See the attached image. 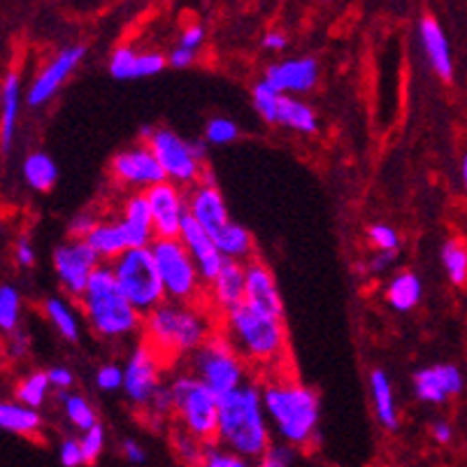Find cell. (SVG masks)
Masks as SVG:
<instances>
[{
    "label": "cell",
    "instance_id": "6da1fadb",
    "mask_svg": "<svg viewBox=\"0 0 467 467\" xmlns=\"http://www.w3.org/2000/svg\"><path fill=\"white\" fill-rule=\"evenodd\" d=\"M216 444L247 461H261L273 447V428L263 407L261 386L249 381L242 389L219 398Z\"/></svg>",
    "mask_w": 467,
    "mask_h": 467
},
{
    "label": "cell",
    "instance_id": "7a4b0ae2",
    "mask_svg": "<svg viewBox=\"0 0 467 467\" xmlns=\"http://www.w3.org/2000/svg\"><path fill=\"white\" fill-rule=\"evenodd\" d=\"M144 344H150L161 363L191 358L214 335V318L201 305L163 303L144 317Z\"/></svg>",
    "mask_w": 467,
    "mask_h": 467
},
{
    "label": "cell",
    "instance_id": "3957f363",
    "mask_svg": "<svg viewBox=\"0 0 467 467\" xmlns=\"http://www.w3.org/2000/svg\"><path fill=\"white\" fill-rule=\"evenodd\" d=\"M221 335L231 342L242 360L254 368H263L275 375L279 365L288 360V335L284 328V318L270 317L265 312L240 305L233 312L221 317Z\"/></svg>",
    "mask_w": 467,
    "mask_h": 467
},
{
    "label": "cell",
    "instance_id": "277c9868",
    "mask_svg": "<svg viewBox=\"0 0 467 467\" xmlns=\"http://www.w3.org/2000/svg\"><path fill=\"white\" fill-rule=\"evenodd\" d=\"M263 407H265L270 428L284 444L296 449L309 447L318 431V396L303 381L291 375H275L261 386Z\"/></svg>",
    "mask_w": 467,
    "mask_h": 467
},
{
    "label": "cell",
    "instance_id": "5b68a950",
    "mask_svg": "<svg viewBox=\"0 0 467 467\" xmlns=\"http://www.w3.org/2000/svg\"><path fill=\"white\" fill-rule=\"evenodd\" d=\"M79 309L88 321V328L103 339L129 337L144 326V317L126 298L108 263L98 267L91 277L87 293L79 300Z\"/></svg>",
    "mask_w": 467,
    "mask_h": 467
},
{
    "label": "cell",
    "instance_id": "8992f818",
    "mask_svg": "<svg viewBox=\"0 0 467 467\" xmlns=\"http://www.w3.org/2000/svg\"><path fill=\"white\" fill-rule=\"evenodd\" d=\"M172 402H175L177 426L201 440L202 444H216L219 428V396L191 372H180L170 381Z\"/></svg>",
    "mask_w": 467,
    "mask_h": 467
},
{
    "label": "cell",
    "instance_id": "52a82bcc",
    "mask_svg": "<svg viewBox=\"0 0 467 467\" xmlns=\"http://www.w3.org/2000/svg\"><path fill=\"white\" fill-rule=\"evenodd\" d=\"M112 270L124 296L142 317L168 303L161 270L151 249H129L124 256L112 263Z\"/></svg>",
    "mask_w": 467,
    "mask_h": 467
},
{
    "label": "cell",
    "instance_id": "ba28073f",
    "mask_svg": "<svg viewBox=\"0 0 467 467\" xmlns=\"http://www.w3.org/2000/svg\"><path fill=\"white\" fill-rule=\"evenodd\" d=\"M189 372L198 377L219 398L249 384L247 363L237 356L231 342L221 333L212 335L205 347H201L191 356Z\"/></svg>",
    "mask_w": 467,
    "mask_h": 467
},
{
    "label": "cell",
    "instance_id": "9c48e42d",
    "mask_svg": "<svg viewBox=\"0 0 467 467\" xmlns=\"http://www.w3.org/2000/svg\"><path fill=\"white\" fill-rule=\"evenodd\" d=\"M151 252H154L170 303L201 305L205 284L182 240H156L151 244Z\"/></svg>",
    "mask_w": 467,
    "mask_h": 467
},
{
    "label": "cell",
    "instance_id": "30bf717a",
    "mask_svg": "<svg viewBox=\"0 0 467 467\" xmlns=\"http://www.w3.org/2000/svg\"><path fill=\"white\" fill-rule=\"evenodd\" d=\"M144 144H150V150L156 154L168 182L189 191L201 184L207 163H201L195 159L193 151H191V142L180 138L175 130L154 129V133Z\"/></svg>",
    "mask_w": 467,
    "mask_h": 467
},
{
    "label": "cell",
    "instance_id": "8fae6325",
    "mask_svg": "<svg viewBox=\"0 0 467 467\" xmlns=\"http://www.w3.org/2000/svg\"><path fill=\"white\" fill-rule=\"evenodd\" d=\"M109 175H112L114 184L133 191V193H147L154 186L168 182L165 170L161 168L150 144L142 142L114 154L112 163H109Z\"/></svg>",
    "mask_w": 467,
    "mask_h": 467
},
{
    "label": "cell",
    "instance_id": "7c38bea8",
    "mask_svg": "<svg viewBox=\"0 0 467 467\" xmlns=\"http://www.w3.org/2000/svg\"><path fill=\"white\" fill-rule=\"evenodd\" d=\"M100 265L103 261L84 240H67L54 249V273H57L58 284L78 303L87 293L88 282Z\"/></svg>",
    "mask_w": 467,
    "mask_h": 467
},
{
    "label": "cell",
    "instance_id": "4fadbf2b",
    "mask_svg": "<svg viewBox=\"0 0 467 467\" xmlns=\"http://www.w3.org/2000/svg\"><path fill=\"white\" fill-rule=\"evenodd\" d=\"M144 198L150 202L156 237L159 240H180L182 228H184L186 219H189L186 191L172 184V182H163V184L147 191Z\"/></svg>",
    "mask_w": 467,
    "mask_h": 467
},
{
    "label": "cell",
    "instance_id": "5bb4252c",
    "mask_svg": "<svg viewBox=\"0 0 467 467\" xmlns=\"http://www.w3.org/2000/svg\"><path fill=\"white\" fill-rule=\"evenodd\" d=\"M161 363L159 356L154 354L150 344H138L130 351L124 368V393L133 405L150 407L151 398L161 389Z\"/></svg>",
    "mask_w": 467,
    "mask_h": 467
},
{
    "label": "cell",
    "instance_id": "9a60e30c",
    "mask_svg": "<svg viewBox=\"0 0 467 467\" xmlns=\"http://www.w3.org/2000/svg\"><path fill=\"white\" fill-rule=\"evenodd\" d=\"M84 54H87V47L72 45V47H66V49H61L52 61L47 63V66L37 72V78L33 79L31 87H28V93H26L28 108H42L45 103H49V100L58 93V88L66 84V79L70 78L72 72L78 70Z\"/></svg>",
    "mask_w": 467,
    "mask_h": 467
},
{
    "label": "cell",
    "instance_id": "2e32d148",
    "mask_svg": "<svg viewBox=\"0 0 467 467\" xmlns=\"http://www.w3.org/2000/svg\"><path fill=\"white\" fill-rule=\"evenodd\" d=\"M263 84L282 93V96H300L317 88L318 84V63L317 58H286V61L270 63L263 72Z\"/></svg>",
    "mask_w": 467,
    "mask_h": 467
},
{
    "label": "cell",
    "instance_id": "e0dca14e",
    "mask_svg": "<svg viewBox=\"0 0 467 467\" xmlns=\"http://www.w3.org/2000/svg\"><path fill=\"white\" fill-rule=\"evenodd\" d=\"M180 240H182V244L189 249V254H191V258L195 261V265H198V273H201L202 284H205V286H210V284L221 275L223 265H226V258H223V254L219 252L216 242L212 240L210 233H207L205 228L198 226V223H195L191 216L186 219L184 228H182Z\"/></svg>",
    "mask_w": 467,
    "mask_h": 467
},
{
    "label": "cell",
    "instance_id": "ac0fdd59",
    "mask_svg": "<svg viewBox=\"0 0 467 467\" xmlns=\"http://www.w3.org/2000/svg\"><path fill=\"white\" fill-rule=\"evenodd\" d=\"M465 386V377L456 365H432L414 375V393L421 402L441 405L449 398L458 396Z\"/></svg>",
    "mask_w": 467,
    "mask_h": 467
},
{
    "label": "cell",
    "instance_id": "d6986e66",
    "mask_svg": "<svg viewBox=\"0 0 467 467\" xmlns=\"http://www.w3.org/2000/svg\"><path fill=\"white\" fill-rule=\"evenodd\" d=\"M186 202H189V216L205 228L212 237L221 233L231 223V214H228L226 201L216 186L198 184L191 191H186Z\"/></svg>",
    "mask_w": 467,
    "mask_h": 467
},
{
    "label": "cell",
    "instance_id": "ffe728a7",
    "mask_svg": "<svg viewBox=\"0 0 467 467\" xmlns=\"http://www.w3.org/2000/svg\"><path fill=\"white\" fill-rule=\"evenodd\" d=\"M244 270H247V300H244V305L270 314V317L284 318V300L277 282H275L273 270L258 258L244 263Z\"/></svg>",
    "mask_w": 467,
    "mask_h": 467
},
{
    "label": "cell",
    "instance_id": "44dd1931",
    "mask_svg": "<svg viewBox=\"0 0 467 467\" xmlns=\"http://www.w3.org/2000/svg\"><path fill=\"white\" fill-rule=\"evenodd\" d=\"M119 223L124 228L130 249H151V244L159 240L156 237L154 219H151L150 202H147L144 193L126 195L124 202H121Z\"/></svg>",
    "mask_w": 467,
    "mask_h": 467
},
{
    "label": "cell",
    "instance_id": "7402d4cb",
    "mask_svg": "<svg viewBox=\"0 0 467 467\" xmlns=\"http://www.w3.org/2000/svg\"><path fill=\"white\" fill-rule=\"evenodd\" d=\"M207 296L212 300V307L221 317L244 305V300H247V270H244V263L226 261L219 277L207 286Z\"/></svg>",
    "mask_w": 467,
    "mask_h": 467
},
{
    "label": "cell",
    "instance_id": "603a6c76",
    "mask_svg": "<svg viewBox=\"0 0 467 467\" xmlns=\"http://www.w3.org/2000/svg\"><path fill=\"white\" fill-rule=\"evenodd\" d=\"M419 37H421V47L423 52H426L428 61H431L432 70H435L441 79H451V45H449L447 33L440 26V21L431 15L421 16V21H419Z\"/></svg>",
    "mask_w": 467,
    "mask_h": 467
},
{
    "label": "cell",
    "instance_id": "cb8c5ba5",
    "mask_svg": "<svg viewBox=\"0 0 467 467\" xmlns=\"http://www.w3.org/2000/svg\"><path fill=\"white\" fill-rule=\"evenodd\" d=\"M0 150L3 154L10 151L12 138H15L16 119H19L21 108V78L19 72H7L3 79V88H0Z\"/></svg>",
    "mask_w": 467,
    "mask_h": 467
},
{
    "label": "cell",
    "instance_id": "d4e9b609",
    "mask_svg": "<svg viewBox=\"0 0 467 467\" xmlns=\"http://www.w3.org/2000/svg\"><path fill=\"white\" fill-rule=\"evenodd\" d=\"M84 242L96 252V256L100 258V261L109 263V265L130 249L124 228H121L119 221H100Z\"/></svg>",
    "mask_w": 467,
    "mask_h": 467
},
{
    "label": "cell",
    "instance_id": "484cf974",
    "mask_svg": "<svg viewBox=\"0 0 467 467\" xmlns=\"http://www.w3.org/2000/svg\"><path fill=\"white\" fill-rule=\"evenodd\" d=\"M273 126H284V129H291L296 133L312 135L318 130V117L307 103H303L298 98L282 96L279 98L277 112H275Z\"/></svg>",
    "mask_w": 467,
    "mask_h": 467
},
{
    "label": "cell",
    "instance_id": "4316f807",
    "mask_svg": "<svg viewBox=\"0 0 467 467\" xmlns=\"http://www.w3.org/2000/svg\"><path fill=\"white\" fill-rule=\"evenodd\" d=\"M370 396L372 405H375V414L381 426L386 431H396L398 423H400L396 396H393V386H390L389 375L384 370H379V368L370 372Z\"/></svg>",
    "mask_w": 467,
    "mask_h": 467
},
{
    "label": "cell",
    "instance_id": "83f0119b",
    "mask_svg": "<svg viewBox=\"0 0 467 467\" xmlns=\"http://www.w3.org/2000/svg\"><path fill=\"white\" fill-rule=\"evenodd\" d=\"M0 428L19 437H36L42 431V416L37 410L5 400L0 405Z\"/></svg>",
    "mask_w": 467,
    "mask_h": 467
},
{
    "label": "cell",
    "instance_id": "f1b7e54d",
    "mask_svg": "<svg viewBox=\"0 0 467 467\" xmlns=\"http://www.w3.org/2000/svg\"><path fill=\"white\" fill-rule=\"evenodd\" d=\"M212 240L216 242L219 252L223 254L226 261H237V263H249L254 254V237L252 233L244 226L231 221L221 233H216Z\"/></svg>",
    "mask_w": 467,
    "mask_h": 467
},
{
    "label": "cell",
    "instance_id": "f546056e",
    "mask_svg": "<svg viewBox=\"0 0 467 467\" xmlns=\"http://www.w3.org/2000/svg\"><path fill=\"white\" fill-rule=\"evenodd\" d=\"M421 279L419 275L405 270V273L396 275L386 286V303L398 312H411L416 305L421 303Z\"/></svg>",
    "mask_w": 467,
    "mask_h": 467
},
{
    "label": "cell",
    "instance_id": "4dcf8cb0",
    "mask_svg": "<svg viewBox=\"0 0 467 467\" xmlns=\"http://www.w3.org/2000/svg\"><path fill=\"white\" fill-rule=\"evenodd\" d=\"M24 182L31 186L33 191H40V193H47L57 186L58 180V168L54 163V159L45 151H33V154L26 156L24 161Z\"/></svg>",
    "mask_w": 467,
    "mask_h": 467
},
{
    "label": "cell",
    "instance_id": "1f68e13d",
    "mask_svg": "<svg viewBox=\"0 0 467 467\" xmlns=\"http://www.w3.org/2000/svg\"><path fill=\"white\" fill-rule=\"evenodd\" d=\"M57 400L63 405L66 419L70 421L72 428L87 432L91 431L93 426H98L96 410H93V405L84 396L72 393V390H57Z\"/></svg>",
    "mask_w": 467,
    "mask_h": 467
},
{
    "label": "cell",
    "instance_id": "d6a6232c",
    "mask_svg": "<svg viewBox=\"0 0 467 467\" xmlns=\"http://www.w3.org/2000/svg\"><path fill=\"white\" fill-rule=\"evenodd\" d=\"M49 390H52V381H49L47 372H28L26 377H21L15 384V400L31 407V410H40L47 398H49Z\"/></svg>",
    "mask_w": 467,
    "mask_h": 467
},
{
    "label": "cell",
    "instance_id": "836d02e7",
    "mask_svg": "<svg viewBox=\"0 0 467 467\" xmlns=\"http://www.w3.org/2000/svg\"><path fill=\"white\" fill-rule=\"evenodd\" d=\"M45 317L49 318V324L58 330L63 339L67 342H78L79 339V318L75 309L61 298H47L45 300Z\"/></svg>",
    "mask_w": 467,
    "mask_h": 467
},
{
    "label": "cell",
    "instance_id": "e575fe53",
    "mask_svg": "<svg viewBox=\"0 0 467 467\" xmlns=\"http://www.w3.org/2000/svg\"><path fill=\"white\" fill-rule=\"evenodd\" d=\"M441 265L447 270L449 279L456 286L467 284V247L461 240H447L440 249Z\"/></svg>",
    "mask_w": 467,
    "mask_h": 467
},
{
    "label": "cell",
    "instance_id": "d590c367",
    "mask_svg": "<svg viewBox=\"0 0 467 467\" xmlns=\"http://www.w3.org/2000/svg\"><path fill=\"white\" fill-rule=\"evenodd\" d=\"M21 318V296L15 286L5 284L0 288V330L5 335L19 328Z\"/></svg>",
    "mask_w": 467,
    "mask_h": 467
},
{
    "label": "cell",
    "instance_id": "8d00e7d4",
    "mask_svg": "<svg viewBox=\"0 0 467 467\" xmlns=\"http://www.w3.org/2000/svg\"><path fill=\"white\" fill-rule=\"evenodd\" d=\"M138 61L140 54L135 52L133 47H117L108 63L109 75H112L114 79H138Z\"/></svg>",
    "mask_w": 467,
    "mask_h": 467
},
{
    "label": "cell",
    "instance_id": "74e56055",
    "mask_svg": "<svg viewBox=\"0 0 467 467\" xmlns=\"http://www.w3.org/2000/svg\"><path fill=\"white\" fill-rule=\"evenodd\" d=\"M172 447H175L180 462H184L186 467H198V462L205 456L207 444H202L201 440H195L193 435H189V432L182 431V428H177L175 435H172Z\"/></svg>",
    "mask_w": 467,
    "mask_h": 467
},
{
    "label": "cell",
    "instance_id": "f35d334b",
    "mask_svg": "<svg viewBox=\"0 0 467 467\" xmlns=\"http://www.w3.org/2000/svg\"><path fill=\"white\" fill-rule=\"evenodd\" d=\"M198 467H256L247 458L237 456V453L228 451V449L219 447V444H207L205 456L198 462Z\"/></svg>",
    "mask_w": 467,
    "mask_h": 467
},
{
    "label": "cell",
    "instance_id": "ab89813d",
    "mask_svg": "<svg viewBox=\"0 0 467 467\" xmlns=\"http://www.w3.org/2000/svg\"><path fill=\"white\" fill-rule=\"evenodd\" d=\"M237 135H240V129H237L235 121L226 117L212 119L205 126V140L210 144H231L235 142Z\"/></svg>",
    "mask_w": 467,
    "mask_h": 467
},
{
    "label": "cell",
    "instance_id": "60d3db41",
    "mask_svg": "<svg viewBox=\"0 0 467 467\" xmlns=\"http://www.w3.org/2000/svg\"><path fill=\"white\" fill-rule=\"evenodd\" d=\"M296 456H298L296 447L279 441V444H273V447L263 453V458L256 462V467H293L296 465Z\"/></svg>",
    "mask_w": 467,
    "mask_h": 467
},
{
    "label": "cell",
    "instance_id": "b9f144b4",
    "mask_svg": "<svg viewBox=\"0 0 467 467\" xmlns=\"http://www.w3.org/2000/svg\"><path fill=\"white\" fill-rule=\"evenodd\" d=\"M79 441H82L84 456H87V465H93V462H98V458L103 456L105 451V441H108V437H105V428L98 423V426H93L91 431L82 432Z\"/></svg>",
    "mask_w": 467,
    "mask_h": 467
},
{
    "label": "cell",
    "instance_id": "7bdbcfd3",
    "mask_svg": "<svg viewBox=\"0 0 467 467\" xmlns=\"http://www.w3.org/2000/svg\"><path fill=\"white\" fill-rule=\"evenodd\" d=\"M368 237L377 247V252H398L400 247V235L396 228L386 226V223H375L368 228Z\"/></svg>",
    "mask_w": 467,
    "mask_h": 467
},
{
    "label": "cell",
    "instance_id": "ee69618b",
    "mask_svg": "<svg viewBox=\"0 0 467 467\" xmlns=\"http://www.w3.org/2000/svg\"><path fill=\"white\" fill-rule=\"evenodd\" d=\"M96 386L100 390H124V368L117 363H105L96 372Z\"/></svg>",
    "mask_w": 467,
    "mask_h": 467
},
{
    "label": "cell",
    "instance_id": "f6af8a7d",
    "mask_svg": "<svg viewBox=\"0 0 467 467\" xmlns=\"http://www.w3.org/2000/svg\"><path fill=\"white\" fill-rule=\"evenodd\" d=\"M58 461L63 467H82L87 465V456H84L82 441L75 437H66L58 447Z\"/></svg>",
    "mask_w": 467,
    "mask_h": 467
},
{
    "label": "cell",
    "instance_id": "bcb514c9",
    "mask_svg": "<svg viewBox=\"0 0 467 467\" xmlns=\"http://www.w3.org/2000/svg\"><path fill=\"white\" fill-rule=\"evenodd\" d=\"M100 223L93 212H79L78 216H72L70 223H67V233H70V240H87L88 235L93 233V228Z\"/></svg>",
    "mask_w": 467,
    "mask_h": 467
},
{
    "label": "cell",
    "instance_id": "7dc6e473",
    "mask_svg": "<svg viewBox=\"0 0 467 467\" xmlns=\"http://www.w3.org/2000/svg\"><path fill=\"white\" fill-rule=\"evenodd\" d=\"M168 66V58L159 52H144L140 54V61H138V79L142 78H154L159 72L165 70Z\"/></svg>",
    "mask_w": 467,
    "mask_h": 467
},
{
    "label": "cell",
    "instance_id": "c3c4849f",
    "mask_svg": "<svg viewBox=\"0 0 467 467\" xmlns=\"http://www.w3.org/2000/svg\"><path fill=\"white\" fill-rule=\"evenodd\" d=\"M147 410H150L156 419H163V416H170V414L175 416V402H172V390H170L168 384H163L159 390H156V396L151 398Z\"/></svg>",
    "mask_w": 467,
    "mask_h": 467
},
{
    "label": "cell",
    "instance_id": "681fc988",
    "mask_svg": "<svg viewBox=\"0 0 467 467\" xmlns=\"http://www.w3.org/2000/svg\"><path fill=\"white\" fill-rule=\"evenodd\" d=\"M202 42H205V26H202V24H189V26L182 28L177 47L189 49V52H198L202 47Z\"/></svg>",
    "mask_w": 467,
    "mask_h": 467
},
{
    "label": "cell",
    "instance_id": "f907efd6",
    "mask_svg": "<svg viewBox=\"0 0 467 467\" xmlns=\"http://www.w3.org/2000/svg\"><path fill=\"white\" fill-rule=\"evenodd\" d=\"M7 337H10V342H7V351H10L12 358L15 360L26 358L28 349H31V335L24 333L21 328H16L15 333H10Z\"/></svg>",
    "mask_w": 467,
    "mask_h": 467
},
{
    "label": "cell",
    "instance_id": "816d5d0a",
    "mask_svg": "<svg viewBox=\"0 0 467 467\" xmlns=\"http://www.w3.org/2000/svg\"><path fill=\"white\" fill-rule=\"evenodd\" d=\"M47 375H49L54 390H70L72 384H75V375H72L70 368H66V365H54V368L47 370Z\"/></svg>",
    "mask_w": 467,
    "mask_h": 467
},
{
    "label": "cell",
    "instance_id": "f5cc1de1",
    "mask_svg": "<svg viewBox=\"0 0 467 467\" xmlns=\"http://www.w3.org/2000/svg\"><path fill=\"white\" fill-rule=\"evenodd\" d=\"M15 261L19 267H33L36 265V249H33L31 240L26 235H21L15 244Z\"/></svg>",
    "mask_w": 467,
    "mask_h": 467
},
{
    "label": "cell",
    "instance_id": "db71d44e",
    "mask_svg": "<svg viewBox=\"0 0 467 467\" xmlns=\"http://www.w3.org/2000/svg\"><path fill=\"white\" fill-rule=\"evenodd\" d=\"M121 456L130 465H142V462H147V449L138 440H124L121 441Z\"/></svg>",
    "mask_w": 467,
    "mask_h": 467
},
{
    "label": "cell",
    "instance_id": "11a10c76",
    "mask_svg": "<svg viewBox=\"0 0 467 467\" xmlns=\"http://www.w3.org/2000/svg\"><path fill=\"white\" fill-rule=\"evenodd\" d=\"M396 258H398V252H377L370 261L365 263V270L372 275H381L386 273L393 263H396Z\"/></svg>",
    "mask_w": 467,
    "mask_h": 467
},
{
    "label": "cell",
    "instance_id": "9f6ffc18",
    "mask_svg": "<svg viewBox=\"0 0 467 467\" xmlns=\"http://www.w3.org/2000/svg\"><path fill=\"white\" fill-rule=\"evenodd\" d=\"M195 63V52H189V49H182V47H175L168 57V66H172L175 70H186Z\"/></svg>",
    "mask_w": 467,
    "mask_h": 467
},
{
    "label": "cell",
    "instance_id": "6f0895ef",
    "mask_svg": "<svg viewBox=\"0 0 467 467\" xmlns=\"http://www.w3.org/2000/svg\"><path fill=\"white\" fill-rule=\"evenodd\" d=\"M261 45L265 47L267 52H284L288 47V37L284 31H267L265 36H263Z\"/></svg>",
    "mask_w": 467,
    "mask_h": 467
},
{
    "label": "cell",
    "instance_id": "680465c9",
    "mask_svg": "<svg viewBox=\"0 0 467 467\" xmlns=\"http://www.w3.org/2000/svg\"><path fill=\"white\" fill-rule=\"evenodd\" d=\"M432 437L440 444H449L453 440V428L447 421H435L432 423Z\"/></svg>",
    "mask_w": 467,
    "mask_h": 467
},
{
    "label": "cell",
    "instance_id": "91938a15",
    "mask_svg": "<svg viewBox=\"0 0 467 467\" xmlns=\"http://www.w3.org/2000/svg\"><path fill=\"white\" fill-rule=\"evenodd\" d=\"M191 151H193V156L198 161H201V163H205V159H207V142H202V140H193V142H191Z\"/></svg>",
    "mask_w": 467,
    "mask_h": 467
},
{
    "label": "cell",
    "instance_id": "94428289",
    "mask_svg": "<svg viewBox=\"0 0 467 467\" xmlns=\"http://www.w3.org/2000/svg\"><path fill=\"white\" fill-rule=\"evenodd\" d=\"M461 175H462V184H465V189H467V154H465V159H462Z\"/></svg>",
    "mask_w": 467,
    "mask_h": 467
}]
</instances>
